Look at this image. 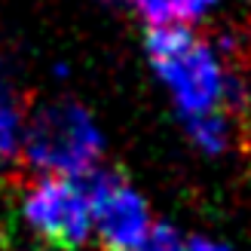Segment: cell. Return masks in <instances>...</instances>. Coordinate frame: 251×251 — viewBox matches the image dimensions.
Instances as JSON below:
<instances>
[{"mask_svg": "<svg viewBox=\"0 0 251 251\" xmlns=\"http://www.w3.org/2000/svg\"><path fill=\"white\" fill-rule=\"evenodd\" d=\"M25 117L19 104L0 89V159H12L22 153L25 144Z\"/></svg>", "mask_w": 251, "mask_h": 251, "instance_id": "cell-7", "label": "cell"}, {"mask_svg": "<svg viewBox=\"0 0 251 251\" xmlns=\"http://www.w3.org/2000/svg\"><path fill=\"white\" fill-rule=\"evenodd\" d=\"M184 251H227V248L218 242H208V239H190V242H184Z\"/></svg>", "mask_w": 251, "mask_h": 251, "instance_id": "cell-10", "label": "cell"}, {"mask_svg": "<svg viewBox=\"0 0 251 251\" xmlns=\"http://www.w3.org/2000/svg\"><path fill=\"white\" fill-rule=\"evenodd\" d=\"M187 132L190 138L205 150V153H221L227 147V120L221 114H202V117H187Z\"/></svg>", "mask_w": 251, "mask_h": 251, "instance_id": "cell-8", "label": "cell"}, {"mask_svg": "<svg viewBox=\"0 0 251 251\" xmlns=\"http://www.w3.org/2000/svg\"><path fill=\"white\" fill-rule=\"evenodd\" d=\"M218 0H138L150 28L159 25H184V19H196Z\"/></svg>", "mask_w": 251, "mask_h": 251, "instance_id": "cell-5", "label": "cell"}, {"mask_svg": "<svg viewBox=\"0 0 251 251\" xmlns=\"http://www.w3.org/2000/svg\"><path fill=\"white\" fill-rule=\"evenodd\" d=\"M92 205V233L104 251H138L150 230V211L144 196L129 184L123 172L95 169L83 178Z\"/></svg>", "mask_w": 251, "mask_h": 251, "instance_id": "cell-3", "label": "cell"}, {"mask_svg": "<svg viewBox=\"0 0 251 251\" xmlns=\"http://www.w3.org/2000/svg\"><path fill=\"white\" fill-rule=\"evenodd\" d=\"M22 153L43 175L83 181L98 166L101 132L80 104L55 101L40 107L37 117L25 126Z\"/></svg>", "mask_w": 251, "mask_h": 251, "instance_id": "cell-1", "label": "cell"}, {"mask_svg": "<svg viewBox=\"0 0 251 251\" xmlns=\"http://www.w3.org/2000/svg\"><path fill=\"white\" fill-rule=\"evenodd\" d=\"M156 74L162 83L172 89L175 104L181 107L184 120L187 117H202V114H218L221 107V92H224V65L215 55V49L196 40L190 49L181 55L153 61Z\"/></svg>", "mask_w": 251, "mask_h": 251, "instance_id": "cell-4", "label": "cell"}, {"mask_svg": "<svg viewBox=\"0 0 251 251\" xmlns=\"http://www.w3.org/2000/svg\"><path fill=\"white\" fill-rule=\"evenodd\" d=\"M196 43V34L187 25H159V28L147 31V52L150 61H162L172 55H181L184 49Z\"/></svg>", "mask_w": 251, "mask_h": 251, "instance_id": "cell-6", "label": "cell"}, {"mask_svg": "<svg viewBox=\"0 0 251 251\" xmlns=\"http://www.w3.org/2000/svg\"><path fill=\"white\" fill-rule=\"evenodd\" d=\"M138 251H184V239L172 224H150V230L144 236V242L138 245Z\"/></svg>", "mask_w": 251, "mask_h": 251, "instance_id": "cell-9", "label": "cell"}, {"mask_svg": "<svg viewBox=\"0 0 251 251\" xmlns=\"http://www.w3.org/2000/svg\"><path fill=\"white\" fill-rule=\"evenodd\" d=\"M22 221L52 251H80L92 236V205L83 181L40 175L22 196Z\"/></svg>", "mask_w": 251, "mask_h": 251, "instance_id": "cell-2", "label": "cell"}]
</instances>
